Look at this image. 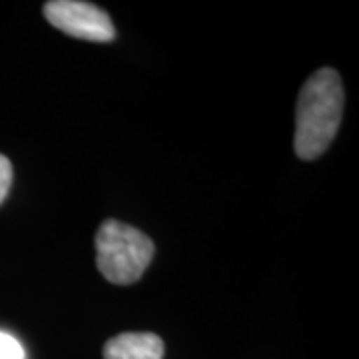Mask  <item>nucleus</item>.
<instances>
[{"mask_svg":"<svg viewBox=\"0 0 359 359\" xmlns=\"http://www.w3.org/2000/svg\"><path fill=\"white\" fill-rule=\"evenodd\" d=\"M164 341L150 332H126L108 339L104 359H162Z\"/></svg>","mask_w":359,"mask_h":359,"instance_id":"nucleus-4","label":"nucleus"},{"mask_svg":"<svg viewBox=\"0 0 359 359\" xmlns=\"http://www.w3.org/2000/svg\"><path fill=\"white\" fill-rule=\"evenodd\" d=\"M96 266L104 278L116 285L136 283L154 257V242L118 219H106L96 231Z\"/></svg>","mask_w":359,"mask_h":359,"instance_id":"nucleus-2","label":"nucleus"},{"mask_svg":"<svg viewBox=\"0 0 359 359\" xmlns=\"http://www.w3.org/2000/svg\"><path fill=\"white\" fill-rule=\"evenodd\" d=\"M0 359H25V349L13 335L0 332Z\"/></svg>","mask_w":359,"mask_h":359,"instance_id":"nucleus-5","label":"nucleus"},{"mask_svg":"<svg viewBox=\"0 0 359 359\" xmlns=\"http://www.w3.org/2000/svg\"><path fill=\"white\" fill-rule=\"evenodd\" d=\"M44 16L54 28L88 42H112L116 36L110 16L96 4L82 0H50L44 4Z\"/></svg>","mask_w":359,"mask_h":359,"instance_id":"nucleus-3","label":"nucleus"},{"mask_svg":"<svg viewBox=\"0 0 359 359\" xmlns=\"http://www.w3.org/2000/svg\"><path fill=\"white\" fill-rule=\"evenodd\" d=\"M344 104V84L334 68H321L306 80L295 110L297 158L316 160L330 148L341 124Z\"/></svg>","mask_w":359,"mask_h":359,"instance_id":"nucleus-1","label":"nucleus"},{"mask_svg":"<svg viewBox=\"0 0 359 359\" xmlns=\"http://www.w3.org/2000/svg\"><path fill=\"white\" fill-rule=\"evenodd\" d=\"M13 186V164L6 156L0 154V204L6 200Z\"/></svg>","mask_w":359,"mask_h":359,"instance_id":"nucleus-6","label":"nucleus"}]
</instances>
